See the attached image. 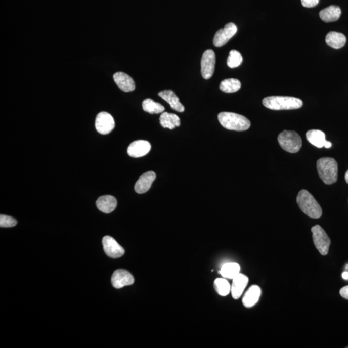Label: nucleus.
I'll list each match as a JSON object with an SVG mask.
<instances>
[{
    "label": "nucleus",
    "instance_id": "16",
    "mask_svg": "<svg viewBox=\"0 0 348 348\" xmlns=\"http://www.w3.org/2000/svg\"><path fill=\"white\" fill-rule=\"evenodd\" d=\"M158 95L170 105L171 109L179 112L185 111V107L181 103L180 99L171 90H164L159 93Z\"/></svg>",
    "mask_w": 348,
    "mask_h": 348
},
{
    "label": "nucleus",
    "instance_id": "33",
    "mask_svg": "<svg viewBox=\"0 0 348 348\" xmlns=\"http://www.w3.org/2000/svg\"><path fill=\"white\" fill-rule=\"evenodd\" d=\"M345 182H347L348 184V170L346 171V173L345 174Z\"/></svg>",
    "mask_w": 348,
    "mask_h": 348
},
{
    "label": "nucleus",
    "instance_id": "18",
    "mask_svg": "<svg viewBox=\"0 0 348 348\" xmlns=\"http://www.w3.org/2000/svg\"><path fill=\"white\" fill-rule=\"evenodd\" d=\"M261 295L259 286L253 285L246 291L243 298V304L246 308L253 307L258 302Z\"/></svg>",
    "mask_w": 348,
    "mask_h": 348
},
{
    "label": "nucleus",
    "instance_id": "22",
    "mask_svg": "<svg viewBox=\"0 0 348 348\" xmlns=\"http://www.w3.org/2000/svg\"><path fill=\"white\" fill-rule=\"evenodd\" d=\"M307 140L317 148H323L324 147V143L326 142L325 134L323 131L319 130H311L307 132Z\"/></svg>",
    "mask_w": 348,
    "mask_h": 348
},
{
    "label": "nucleus",
    "instance_id": "21",
    "mask_svg": "<svg viewBox=\"0 0 348 348\" xmlns=\"http://www.w3.org/2000/svg\"><path fill=\"white\" fill-rule=\"evenodd\" d=\"M326 43L332 48L340 49L344 47L346 43V37L341 33L330 32L327 34Z\"/></svg>",
    "mask_w": 348,
    "mask_h": 348
},
{
    "label": "nucleus",
    "instance_id": "26",
    "mask_svg": "<svg viewBox=\"0 0 348 348\" xmlns=\"http://www.w3.org/2000/svg\"><path fill=\"white\" fill-rule=\"evenodd\" d=\"M214 288L219 295L221 296H227L231 291V286L227 279L218 278L214 281Z\"/></svg>",
    "mask_w": 348,
    "mask_h": 348
},
{
    "label": "nucleus",
    "instance_id": "25",
    "mask_svg": "<svg viewBox=\"0 0 348 348\" xmlns=\"http://www.w3.org/2000/svg\"><path fill=\"white\" fill-rule=\"evenodd\" d=\"M143 109L150 114H160L164 111V107L159 103L155 102L151 99H146L142 103Z\"/></svg>",
    "mask_w": 348,
    "mask_h": 348
},
{
    "label": "nucleus",
    "instance_id": "9",
    "mask_svg": "<svg viewBox=\"0 0 348 348\" xmlns=\"http://www.w3.org/2000/svg\"><path fill=\"white\" fill-rule=\"evenodd\" d=\"M237 31V27L234 23H229L223 29L219 30L214 36L213 45L218 48L225 46Z\"/></svg>",
    "mask_w": 348,
    "mask_h": 348
},
{
    "label": "nucleus",
    "instance_id": "4",
    "mask_svg": "<svg viewBox=\"0 0 348 348\" xmlns=\"http://www.w3.org/2000/svg\"><path fill=\"white\" fill-rule=\"evenodd\" d=\"M317 171L319 177L326 185L337 182L338 179V164L331 157H323L317 163Z\"/></svg>",
    "mask_w": 348,
    "mask_h": 348
},
{
    "label": "nucleus",
    "instance_id": "11",
    "mask_svg": "<svg viewBox=\"0 0 348 348\" xmlns=\"http://www.w3.org/2000/svg\"><path fill=\"white\" fill-rule=\"evenodd\" d=\"M111 282L115 288L119 289L132 285L135 283V279L130 272L125 270L119 269L113 274Z\"/></svg>",
    "mask_w": 348,
    "mask_h": 348
},
{
    "label": "nucleus",
    "instance_id": "28",
    "mask_svg": "<svg viewBox=\"0 0 348 348\" xmlns=\"http://www.w3.org/2000/svg\"><path fill=\"white\" fill-rule=\"evenodd\" d=\"M17 225V221L10 216L0 215V227L2 228L13 227Z\"/></svg>",
    "mask_w": 348,
    "mask_h": 348
},
{
    "label": "nucleus",
    "instance_id": "10",
    "mask_svg": "<svg viewBox=\"0 0 348 348\" xmlns=\"http://www.w3.org/2000/svg\"><path fill=\"white\" fill-rule=\"evenodd\" d=\"M103 249L109 257L117 258L122 257L124 254V250L113 237L105 236L102 241Z\"/></svg>",
    "mask_w": 348,
    "mask_h": 348
},
{
    "label": "nucleus",
    "instance_id": "8",
    "mask_svg": "<svg viewBox=\"0 0 348 348\" xmlns=\"http://www.w3.org/2000/svg\"><path fill=\"white\" fill-rule=\"evenodd\" d=\"M96 130L101 135H106L111 133L115 127V121L113 117L108 112L99 113L95 121Z\"/></svg>",
    "mask_w": 348,
    "mask_h": 348
},
{
    "label": "nucleus",
    "instance_id": "3",
    "mask_svg": "<svg viewBox=\"0 0 348 348\" xmlns=\"http://www.w3.org/2000/svg\"><path fill=\"white\" fill-rule=\"evenodd\" d=\"M297 203L300 210L309 217L313 219L321 217L323 211L321 206L307 190H302L298 193Z\"/></svg>",
    "mask_w": 348,
    "mask_h": 348
},
{
    "label": "nucleus",
    "instance_id": "5",
    "mask_svg": "<svg viewBox=\"0 0 348 348\" xmlns=\"http://www.w3.org/2000/svg\"><path fill=\"white\" fill-rule=\"evenodd\" d=\"M277 140L282 149L288 152L297 153L302 147V139L295 131L282 132Z\"/></svg>",
    "mask_w": 348,
    "mask_h": 348
},
{
    "label": "nucleus",
    "instance_id": "17",
    "mask_svg": "<svg viewBox=\"0 0 348 348\" xmlns=\"http://www.w3.org/2000/svg\"><path fill=\"white\" fill-rule=\"evenodd\" d=\"M117 200L114 196H103L98 198L96 201V206L101 211L105 213H110L116 208Z\"/></svg>",
    "mask_w": 348,
    "mask_h": 348
},
{
    "label": "nucleus",
    "instance_id": "2",
    "mask_svg": "<svg viewBox=\"0 0 348 348\" xmlns=\"http://www.w3.org/2000/svg\"><path fill=\"white\" fill-rule=\"evenodd\" d=\"M218 119L224 128L230 130L244 131L248 130L251 125L249 119L236 113L221 112L218 115Z\"/></svg>",
    "mask_w": 348,
    "mask_h": 348
},
{
    "label": "nucleus",
    "instance_id": "27",
    "mask_svg": "<svg viewBox=\"0 0 348 348\" xmlns=\"http://www.w3.org/2000/svg\"><path fill=\"white\" fill-rule=\"evenodd\" d=\"M243 62V56L239 51L232 50L230 52L227 60V65L231 69L238 67Z\"/></svg>",
    "mask_w": 348,
    "mask_h": 348
},
{
    "label": "nucleus",
    "instance_id": "13",
    "mask_svg": "<svg viewBox=\"0 0 348 348\" xmlns=\"http://www.w3.org/2000/svg\"><path fill=\"white\" fill-rule=\"evenodd\" d=\"M156 178V173L152 171L142 174L136 183L135 191L140 194L149 191Z\"/></svg>",
    "mask_w": 348,
    "mask_h": 348
},
{
    "label": "nucleus",
    "instance_id": "31",
    "mask_svg": "<svg viewBox=\"0 0 348 348\" xmlns=\"http://www.w3.org/2000/svg\"><path fill=\"white\" fill-rule=\"evenodd\" d=\"M331 143L329 142H326L325 143H324V147L326 148V149H329V148H330L331 147Z\"/></svg>",
    "mask_w": 348,
    "mask_h": 348
},
{
    "label": "nucleus",
    "instance_id": "7",
    "mask_svg": "<svg viewBox=\"0 0 348 348\" xmlns=\"http://www.w3.org/2000/svg\"><path fill=\"white\" fill-rule=\"evenodd\" d=\"M201 74L204 79L212 77L215 66V54L211 49L204 51L201 58Z\"/></svg>",
    "mask_w": 348,
    "mask_h": 348
},
{
    "label": "nucleus",
    "instance_id": "23",
    "mask_svg": "<svg viewBox=\"0 0 348 348\" xmlns=\"http://www.w3.org/2000/svg\"><path fill=\"white\" fill-rule=\"evenodd\" d=\"M240 266L237 263H227L223 265L219 272L223 278L233 279L240 274Z\"/></svg>",
    "mask_w": 348,
    "mask_h": 348
},
{
    "label": "nucleus",
    "instance_id": "20",
    "mask_svg": "<svg viewBox=\"0 0 348 348\" xmlns=\"http://www.w3.org/2000/svg\"><path fill=\"white\" fill-rule=\"evenodd\" d=\"M160 124L164 128L173 130L176 127L180 126V118L177 115L168 112H163L160 116Z\"/></svg>",
    "mask_w": 348,
    "mask_h": 348
},
{
    "label": "nucleus",
    "instance_id": "19",
    "mask_svg": "<svg viewBox=\"0 0 348 348\" xmlns=\"http://www.w3.org/2000/svg\"><path fill=\"white\" fill-rule=\"evenodd\" d=\"M341 9L339 7L331 6L320 12L319 16L324 22H335L340 18Z\"/></svg>",
    "mask_w": 348,
    "mask_h": 348
},
{
    "label": "nucleus",
    "instance_id": "29",
    "mask_svg": "<svg viewBox=\"0 0 348 348\" xmlns=\"http://www.w3.org/2000/svg\"><path fill=\"white\" fill-rule=\"evenodd\" d=\"M320 0H301L302 5L304 8H314L319 4Z\"/></svg>",
    "mask_w": 348,
    "mask_h": 348
},
{
    "label": "nucleus",
    "instance_id": "12",
    "mask_svg": "<svg viewBox=\"0 0 348 348\" xmlns=\"http://www.w3.org/2000/svg\"><path fill=\"white\" fill-rule=\"evenodd\" d=\"M151 145L145 140L136 141L131 143L127 150L128 154L132 157L138 158L146 156L150 151Z\"/></svg>",
    "mask_w": 348,
    "mask_h": 348
},
{
    "label": "nucleus",
    "instance_id": "1",
    "mask_svg": "<svg viewBox=\"0 0 348 348\" xmlns=\"http://www.w3.org/2000/svg\"><path fill=\"white\" fill-rule=\"evenodd\" d=\"M263 104L274 110H294L302 107L300 99L289 96H269L263 99Z\"/></svg>",
    "mask_w": 348,
    "mask_h": 348
},
{
    "label": "nucleus",
    "instance_id": "30",
    "mask_svg": "<svg viewBox=\"0 0 348 348\" xmlns=\"http://www.w3.org/2000/svg\"><path fill=\"white\" fill-rule=\"evenodd\" d=\"M340 295L345 299L348 300V286L343 287L340 290Z\"/></svg>",
    "mask_w": 348,
    "mask_h": 348
},
{
    "label": "nucleus",
    "instance_id": "32",
    "mask_svg": "<svg viewBox=\"0 0 348 348\" xmlns=\"http://www.w3.org/2000/svg\"><path fill=\"white\" fill-rule=\"evenodd\" d=\"M342 276L343 279L348 280V272H345L343 273Z\"/></svg>",
    "mask_w": 348,
    "mask_h": 348
},
{
    "label": "nucleus",
    "instance_id": "24",
    "mask_svg": "<svg viewBox=\"0 0 348 348\" xmlns=\"http://www.w3.org/2000/svg\"><path fill=\"white\" fill-rule=\"evenodd\" d=\"M241 87V82L238 79L233 78L223 80L220 86L221 91L227 93H236Z\"/></svg>",
    "mask_w": 348,
    "mask_h": 348
},
{
    "label": "nucleus",
    "instance_id": "34",
    "mask_svg": "<svg viewBox=\"0 0 348 348\" xmlns=\"http://www.w3.org/2000/svg\"><path fill=\"white\" fill-rule=\"evenodd\" d=\"M347 348H348V346L347 347Z\"/></svg>",
    "mask_w": 348,
    "mask_h": 348
},
{
    "label": "nucleus",
    "instance_id": "6",
    "mask_svg": "<svg viewBox=\"0 0 348 348\" xmlns=\"http://www.w3.org/2000/svg\"><path fill=\"white\" fill-rule=\"evenodd\" d=\"M313 241L317 250L322 255H326L328 253L331 244L330 237L327 235L323 228L319 225H316L312 228Z\"/></svg>",
    "mask_w": 348,
    "mask_h": 348
},
{
    "label": "nucleus",
    "instance_id": "14",
    "mask_svg": "<svg viewBox=\"0 0 348 348\" xmlns=\"http://www.w3.org/2000/svg\"><path fill=\"white\" fill-rule=\"evenodd\" d=\"M231 286V293L233 298L234 299H238L241 297L242 294L245 290L246 287L248 285V277L245 275L239 274L233 279Z\"/></svg>",
    "mask_w": 348,
    "mask_h": 348
},
{
    "label": "nucleus",
    "instance_id": "15",
    "mask_svg": "<svg viewBox=\"0 0 348 348\" xmlns=\"http://www.w3.org/2000/svg\"><path fill=\"white\" fill-rule=\"evenodd\" d=\"M114 80L115 83L121 91L124 92H132L135 91L136 84L135 81L125 73L119 72L114 74Z\"/></svg>",
    "mask_w": 348,
    "mask_h": 348
}]
</instances>
